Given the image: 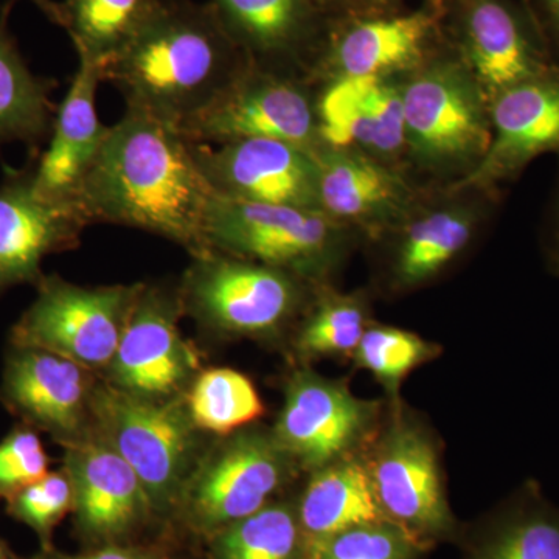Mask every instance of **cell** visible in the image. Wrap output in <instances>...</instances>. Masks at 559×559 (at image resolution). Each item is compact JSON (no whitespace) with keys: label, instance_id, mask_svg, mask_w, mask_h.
Segmentation results:
<instances>
[{"label":"cell","instance_id":"7","mask_svg":"<svg viewBox=\"0 0 559 559\" xmlns=\"http://www.w3.org/2000/svg\"><path fill=\"white\" fill-rule=\"evenodd\" d=\"M92 421L95 439L112 448L138 474L154 514H176L186 481L204 452L186 395L139 399L98 378Z\"/></svg>","mask_w":559,"mask_h":559},{"label":"cell","instance_id":"16","mask_svg":"<svg viewBox=\"0 0 559 559\" xmlns=\"http://www.w3.org/2000/svg\"><path fill=\"white\" fill-rule=\"evenodd\" d=\"M318 164V210L360 235L364 246L399 223L426 186L406 168L362 151L322 146Z\"/></svg>","mask_w":559,"mask_h":559},{"label":"cell","instance_id":"4","mask_svg":"<svg viewBox=\"0 0 559 559\" xmlns=\"http://www.w3.org/2000/svg\"><path fill=\"white\" fill-rule=\"evenodd\" d=\"M502 201V190L426 186L406 215L370 241L373 288L406 296L432 285L484 237Z\"/></svg>","mask_w":559,"mask_h":559},{"label":"cell","instance_id":"21","mask_svg":"<svg viewBox=\"0 0 559 559\" xmlns=\"http://www.w3.org/2000/svg\"><path fill=\"white\" fill-rule=\"evenodd\" d=\"M62 468L73 485L76 530L87 543L128 544L156 516L138 474L102 440L66 447Z\"/></svg>","mask_w":559,"mask_h":559},{"label":"cell","instance_id":"11","mask_svg":"<svg viewBox=\"0 0 559 559\" xmlns=\"http://www.w3.org/2000/svg\"><path fill=\"white\" fill-rule=\"evenodd\" d=\"M319 92L310 80L249 64L179 131L190 142L205 145L270 139L314 154L326 145L320 128Z\"/></svg>","mask_w":559,"mask_h":559},{"label":"cell","instance_id":"31","mask_svg":"<svg viewBox=\"0 0 559 559\" xmlns=\"http://www.w3.org/2000/svg\"><path fill=\"white\" fill-rule=\"evenodd\" d=\"M186 399L194 426L218 437L249 428L266 414L250 378L227 367L201 370Z\"/></svg>","mask_w":559,"mask_h":559},{"label":"cell","instance_id":"26","mask_svg":"<svg viewBox=\"0 0 559 559\" xmlns=\"http://www.w3.org/2000/svg\"><path fill=\"white\" fill-rule=\"evenodd\" d=\"M296 500L305 543L342 530L385 520L374 499L362 454L337 460L308 474Z\"/></svg>","mask_w":559,"mask_h":559},{"label":"cell","instance_id":"23","mask_svg":"<svg viewBox=\"0 0 559 559\" xmlns=\"http://www.w3.org/2000/svg\"><path fill=\"white\" fill-rule=\"evenodd\" d=\"M319 116L326 145L362 151L406 168L400 76H352L320 87Z\"/></svg>","mask_w":559,"mask_h":559},{"label":"cell","instance_id":"41","mask_svg":"<svg viewBox=\"0 0 559 559\" xmlns=\"http://www.w3.org/2000/svg\"><path fill=\"white\" fill-rule=\"evenodd\" d=\"M0 559H21L20 557H16V555L11 551L10 547L7 546L5 543H3L2 539H0Z\"/></svg>","mask_w":559,"mask_h":559},{"label":"cell","instance_id":"24","mask_svg":"<svg viewBox=\"0 0 559 559\" xmlns=\"http://www.w3.org/2000/svg\"><path fill=\"white\" fill-rule=\"evenodd\" d=\"M102 81L100 66L80 61L55 116L49 146L32 167L33 187L43 200L80 207L76 200L81 183L109 132L95 103Z\"/></svg>","mask_w":559,"mask_h":559},{"label":"cell","instance_id":"33","mask_svg":"<svg viewBox=\"0 0 559 559\" xmlns=\"http://www.w3.org/2000/svg\"><path fill=\"white\" fill-rule=\"evenodd\" d=\"M432 549L395 522L381 520L307 544L305 559H421Z\"/></svg>","mask_w":559,"mask_h":559},{"label":"cell","instance_id":"19","mask_svg":"<svg viewBox=\"0 0 559 559\" xmlns=\"http://www.w3.org/2000/svg\"><path fill=\"white\" fill-rule=\"evenodd\" d=\"M250 64L310 80L334 21L323 0H209Z\"/></svg>","mask_w":559,"mask_h":559},{"label":"cell","instance_id":"18","mask_svg":"<svg viewBox=\"0 0 559 559\" xmlns=\"http://www.w3.org/2000/svg\"><path fill=\"white\" fill-rule=\"evenodd\" d=\"M441 13L423 3L390 16L334 22L310 81L323 87L352 76H400L443 40Z\"/></svg>","mask_w":559,"mask_h":559},{"label":"cell","instance_id":"28","mask_svg":"<svg viewBox=\"0 0 559 559\" xmlns=\"http://www.w3.org/2000/svg\"><path fill=\"white\" fill-rule=\"evenodd\" d=\"M13 3L0 11V146L22 142L38 153L57 116L51 102L57 83L33 75L25 64L9 28Z\"/></svg>","mask_w":559,"mask_h":559},{"label":"cell","instance_id":"32","mask_svg":"<svg viewBox=\"0 0 559 559\" xmlns=\"http://www.w3.org/2000/svg\"><path fill=\"white\" fill-rule=\"evenodd\" d=\"M441 353V345L414 331L373 320L367 326L352 362L356 369L369 371L384 389L385 400L396 401L401 399V388L412 371L432 362Z\"/></svg>","mask_w":559,"mask_h":559},{"label":"cell","instance_id":"37","mask_svg":"<svg viewBox=\"0 0 559 559\" xmlns=\"http://www.w3.org/2000/svg\"><path fill=\"white\" fill-rule=\"evenodd\" d=\"M535 22L540 38L559 64V0H521Z\"/></svg>","mask_w":559,"mask_h":559},{"label":"cell","instance_id":"2","mask_svg":"<svg viewBox=\"0 0 559 559\" xmlns=\"http://www.w3.org/2000/svg\"><path fill=\"white\" fill-rule=\"evenodd\" d=\"M249 58L212 3L159 0L134 38L103 66L127 106L179 128L230 86Z\"/></svg>","mask_w":559,"mask_h":559},{"label":"cell","instance_id":"20","mask_svg":"<svg viewBox=\"0 0 559 559\" xmlns=\"http://www.w3.org/2000/svg\"><path fill=\"white\" fill-rule=\"evenodd\" d=\"M491 145L460 186L502 190L544 154L559 157V64L500 92L489 103Z\"/></svg>","mask_w":559,"mask_h":559},{"label":"cell","instance_id":"15","mask_svg":"<svg viewBox=\"0 0 559 559\" xmlns=\"http://www.w3.org/2000/svg\"><path fill=\"white\" fill-rule=\"evenodd\" d=\"M98 378L53 353L10 345L0 401L22 425L66 448L94 437L92 396Z\"/></svg>","mask_w":559,"mask_h":559},{"label":"cell","instance_id":"39","mask_svg":"<svg viewBox=\"0 0 559 559\" xmlns=\"http://www.w3.org/2000/svg\"><path fill=\"white\" fill-rule=\"evenodd\" d=\"M540 250L547 271L559 277V171L540 229Z\"/></svg>","mask_w":559,"mask_h":559},{"label":"cell","instance_id":"36","mask_svg":"<svg viewBox=\"0 0 559 559\" xmlns=\"http://www.w3.org/2000/svg\"><path fill=\"white\" fill-rule=\"evenodd\" d=\"M334 22L390 16L406 11L404 0H323Z\"/></svg>","mask_w":559,"mask_h":559},{"label":"cell","instance_id":"17","mask_svg":"<svg viewBox=\"0 0 559 559\" xmlns=\"http://www.w3.org/2000/svg\"><path fill=\"white\" fill-rule=\"evenodd\" d=\"M191 150L215 197L319 212L318 164L308 151L270 139L191 142Z\"/></svg>","mask_w":559,"mask_h":559},{"label":"cell","instance_id":"13","mask_svg":"<svg viewBox=\"0 0 559 559\" xmlns=\"http://www.w3.org/2000/svg\"><path fill=\"white\" fill-rule=\"evenodd\" d=\"M440 24L489 103L558 64L521 0H444Z\"/></svg>","mask_w":559,"mask_h":559},{"label":"cell","instance_id":"27","mask_svg":"<svg viewBox=\"0 0 559 559\" xmlns=\"http://www.w3.org/2000/svg\"><path fill=\"white\" fill-rule=\"evenodd\" d=\"M373 322V289L342 293L334 283L319 285L288 344L299 366L319 359L352 360Z\"/></svg>","mask_w":559,"mask_h":559},{"label":"cell","instance_id":"22","mask_svg":"<svg viewBox=\"0 0 559 559\" xmlns=\"http://www.w3.org/2000/svg\"><path fill=\"white\" fill-rule=\"evenodd\" d=\"M83 210L43 200L33 187L32 168L10 173L0 186V297L43 280V261L80 246L90 226Z\"/></svg>","mask_w":559,"mask_h":559},{"label":"cell","instance_id":"38","mask_svg":"<svg viewBox=\"0 0 559 559\" xmlns=\"http://www.w3.org/2000/svg\"><path fill=\"white\" fill-rule=\"evenodd\" d=\"M31 559H162L156 550L146 547L131 546V544H106L97 549L84 551L79 555L60 554L51 549H43Z\"/></svg>","mask_w":559,"mask_h":559},{"label":"cell","instance_id":"34","mask_svg":"<svg viewBox=\"0 0 559 559\" xmlns=\"http://www.w3.org/2000/svg\"><path fill=\"white\" fill-rule=\"evenodd\" d=\"M73 485L68 471H49L43 479L7 499V513L28 525L38 535L43 549H51L53 530L73 513Z\"/></svg>","mask_w":559,"mask_h":559},{"label":"cell","instance_id":"8","mask_svg":"<svg viewBox=\"0 0 559 559\" xmlns=\"http://www.w3.org/2000/svg\"><path fill=\"white\" fill-rule=\"evenodd\" d=\"M210 248L299 275L314 285L334 283L364 246L360 235L316 210L213 197L207 212Z\"/></svg>","mask_w":559,"mask_h":559},{"label":"cell","instance_id":"3","mask_svg":"<svg viewBox=\"0 0 559 559\" xmlns=\"http://www.w3.org/2000/svg\"><path fill=\"white\" fill-rule=\"evenodd\" d=\"M401 95L412 178L421 186H451L473 175L491 145V110L444 36L421 64L401 75Z\"/></svg>","mask_w":559,"mask_h":559},{"label":"cell","instance_id":"14","mask_svg":"<svg viewBox=\"0 0 559 559\" xmlns=\"http://www.w3.org/2000/svg\"><path fill=\"white\" fill-rule=\"evenodd\" d=\"M183 316L179 283H145L102 380L139 399L187 395L202 369L200 353L180 333Z\"/></svg>","mask_w":559,"mask_h":559},{"label":"cell","instance_id":"25","mask_svg":"<svg viewBox=\"0 0 559 559\" xmlns=\"http://www.w3.org/2000/svg\"><path fill=\"white\" fill-rule=\"evenodd\" d=\"M462 559H559V506L539 481L521 487L471 525L457 540Z\"/></svg>","mask_w":559,"mask_h":559},{"label":"cell","instance_id":"6","mask_svg":"<svg viewBox=\"0 0 559 559\" xmlns=\"http://www.w3.org/2000/svg\"><path fill=\"white\" fill-rule=\"evenodd\" d=\"M374 499L385 520L419 539L455 543L463 525L452 513L436 430L403 400H385L380 428L362 452Z\"/></svg>","mask_w":559,"mask_h":559},{"label":"cell","instance_id":"12","mask_svg":"<svg viewBox=\"0 0 559 559\" xmlns=\"http://www.w3.org/2000/svg\"><path fill=\"white\" fill-rule=\"evenodd\" d=\"M385 400L359 399L347 380L299 366L285 381L272 433L301 473L362 454L380 428Z\"/></svg>","mask_w":559,"mask_h":559},{"label":"cell","instance_id":"1","mask_svg":"<svg viewBox=\"0 0 559 559\" xmlns=\"http://www.w3.org/2000/svg\"><path fill=\"white\" fill-rule=\"evenodd\" d=\"M213 194L178 128L127 106L103 143L79 193L91 224L132 227L167 238L202 259Z\"/></svg>","mask_w":559,"mask_h":559},{"label":"cell","instance_id":"5","mask_svg":"<svg viewBox=\"0 0 559 559\" xmlns=\"http://www.w3.org/2000/svg\"><path fill=\"white\" fill-rule=\"evenodd\" d=\"M319 285L257 261L213 252L179 282L187 316L219 340L288 341Z\"/></svg>","mask_w":559,"mask_h":559},{"label":"cell","instance_id":"29","mask_svg":"<svg viewBox=\"0 0 559 559\" xmlns=\"http://www.w3.org/2000/svg\"><path fill=\"white\" fill-rule=\"evenodd\" d=\"M159 0H64V28L80 61L103 66L140 31Z\"/></svg>","mask_w":559,"mask_h":559},{"label":"cell","instance_id":"30","mask_svg":"<svg viewBox=\"0 0 559 559\" xmlns=\"http://www.w3.org/2000/svg\"><path fill=\"white\" fill-rule=\"evenodd\" d=\"M294 500H274L210 536V559H305Z\"/></svg>","mask_w":559,"mask_h":559},{"label":"cell","instance_id":"10","mask_svg":"<svg viewBox=\"0 0 559 559\" xmlns=\"http://www.w3.org/2000/svg\"><path fill=\"white\" fill-rule=\"evenodd\" d=\"M143 285L83 286L44 275L36 299L10 331V345L44 349L100 374L119 348Z\"/></svg>","mask_w":559,"mask_h":559},{"label":"cell","instance_id":"9","mask_svg":"<svg viewBox=\"0 0 559 559\" xmlns=\"http://www.w3.org/2000/svg\"><path fill=\"white\" fill-rule=\"evenodd\" d=\"M296 473L299 468L271 429L237 430L202 452L176 514L210 538L274 502Z\"/></svg>","mask_w":559,"mask_h":559},{"label":"cell","instance_id":"35","mask_svg":"<svg viewBox=\"0 0 559 559\" xmlns=\"http://www.w3.org/2000/svg\"><path fill=\"white\" fill-rule=\"evenodd\" d=\"M50 457L44 451L38 430L20 425L0 441V499H9L14 492L49 473Z\"/></svg>","mask_w":559,"mask_h":559},{"label":"cell","instance_id":"40","mask_svg":"<svg viewBox=\"0 0 559 559\" xmlns=\"http://www.w3.org/2000/svg\"><path fill=\"white\" fill-rule=\"evenodd\" d=\"M31 2L35 3L53 24L64 27V14H62L60 3H55L53 0H31Z\"/></svg>","mask_w":559,"mask_h":559},{"label":"cell","instance_id":"42","mask_svg":"<svg viewBox=\"0 0 559 559\" xmlns=\"http://www.w3.org/2000/svg\"><path fill=\"white\" fill-rule=\"evenodd\" d=\"M426 3H429L430 7H433L437 11H440L443 9L444 0H425Z\"/></svg>","mask_w":559,"mask_h":559}]
</instances>
